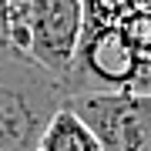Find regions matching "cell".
<instances>
[{
    "mask_svg": "<svg viewBox=\"0 0 151 151\" xmlns=\"http://www.w3.org/2000/svg\"><path fill=\"white\" fill-rule=\"evenodd\" d=\"M84 30L64 94H151V0H81Z\"/></svg>",
    "mask_w": 151,
    "mask_h": 151,
    "instance_id": "cell-1",
    "label": "cell"
},
{
    "mask_svg": "<svg viewBox=\"0 0 151 151\" xmlns=\"http://www.w3.org/2000/svg\"><path fill=\"white\" fill-rule=\"evenodd\" d=\"M64 104V84L44 67L24 54L0 60V151H37Z\"/></svg>",
    "mask_w": 151,
    "mask_h": 151,
    "instance_id": "cell-2",
    "label": "cell"
},
{
    "mask_svg": "<svg viewBox=\"0 0 151 151\" xmlns=\"http://www.w3.org/2000/svg\"><path fill=\"white\" fill-rule=\"evenodd\" d=\"M84 30L81 0H10V44L17 54L67 81Z\"/></svg>",
    "mask_w": 151,
    "mask_h": 151,
    "instance_id": "cell-3",
    "label": "cell"
},
{
    "mask_svg": "<svg viewBox=\"0 0 151 151\" xmlns=\"http://www.w3.org/2000/svg\"><path fill=\"white\" fill-rule=\"evenodd\" d=\"M67 108L91 128L101 151H151V94H77Z\"/></svg>",
    "mask_w": 151,
    "mask_h": 151,
    "instance_id": "cell-4",
    "label": "cell"
},
{
    "mask_svg": "<svg viewBox=\"0 0 151 151\" xmlns=\"http://www.w3.org/2000/svg\"><path fill=\"white\" fill-rule=\"evenodd\" d=\"M37 151H101V145H97V138L91 134V128L64 104V108L54 114V121L47 124Z\"/></svg>",
    "mask_w": 151,
    "mask_h": 151,
    "instance_id": "cell-5",
    "label": "cell"
},
{
    "mask_svg": "<svg viewBox=\"0 0 151 151\" xmlns=\"http://www.w3.org/2000/svg\"><path fill=\"white\" fill-rule=\"evenodd\" d=\"M17 57L14 44H10V0H0V60Z\"/></svg>",
    "mask_w": 151,
    "mask_h": 151,
    "instance_id": "cell-6",
    "label": "cell"
}]
</instances>
